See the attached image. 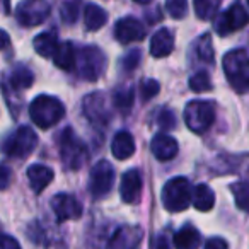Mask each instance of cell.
<instances>
[{"instance_id": "obj_38", "label": "cell", "mask_w": 249, "mask_h": 249, "mask_svg": "<svg viewBox=\"0 0 249 249\" xmlns=\"http://www.w3.org/2000/svg\"><path fill=\"white\" fill-rule=\"evenodd\" d=\"M205 249H227V242L220 237H213V239H210V241H207Z\"/></svg>"}, {"instance_id": "obj_2", "label": "cell", "mask_w": 249, "mask_h": 249, "mask_svg": "<svg viewBox=\"0 0 249 249\" xmlns=\"http://www.w3.org/2000/svg\"><path fill=\"white\" fill-rule=\"evenodd\" d=\"M65 114V106L58 97L46 96L41 94L38 96L29 106V116L33 123L41 130H48L55 126Z\"/></svg>"}, {"instance_id": "obj_26", "label": "cell", "mask_w": 249, "mask_h": 249, "mask_svg": "<svg viewBox=\"0 0 249 249\" xmlns=\"http://www.w3.org/2000/svg\"><path fill=\"white\" fill-rule=\"evenodd\" d=\"M222 0H193L195 12H196L198 19L201 21H210L215 18L218 7H220Z\"/></svg>"}, {"instance_id": "obj_35", "label": "cell", "mask_w": 249, "mask_h": 249, "mask_svg": "<svg viewBox=\"0 0 249 249\" xmlns=\"http://www.w3.org/2000/svg\"><path fill=\"white\" fill-rule=\"evenodd\" d=\"M139 62H140V52L139 50H133V52H130L128 55L123 58V69L133 70L137 65H139Z\"/></svg>"}, {"instance_id": "obj_17", "label": "cell", "mask_w": 249, "mask_h": 249, "mask_svg": "<svg viewBox=\"0 0 249 249\" xmlns=\"http://www.w3.org/2000/svg\"><path fill=\"white\" fill-rule=\"evenodd\" d=\"M174 50V35L167 28H162L150 39V55L156 58H164Z\"/></svg>"}, {"instance_id": "obj_24", "label": "cell", "mask_w": 249, "mask_h": 249, "mask_svg": "<svg viewBox=\"0 0 249 249\" xmlns=\"http://www.w3.org/2000/svg\"><path fill=\"white\" fill-rule=\"evenodd\" d=\"M84 22H86L87 31H97L107 22L106 11L96 4H89L84 11Z\"/></svg>"}, {"instance_id": "obj_40", "label": "cell", "mask_w": 249, "mask_h": 249, "mask_svg": "<svg viewBox=\"0 0 249 249\" xmlns=\"http://www.w3.org/2000/svg\"><path fill=\"white\" fill-rule=\"evenodd\" d=\"M9 45H11V38L4 29H0V50H5Z\"/></svg>"}, {"instance_id": "obj_1", "label": "cell", "mask_w": 249, "mask_h": 249, "mask_svg": "<svg viewBox=\"0 0 249 249\" xmlns=\"http://www.w3.org/2000/svg\"><path fill=\"white\" fill-rule=\"evenodd\" d=\"M224 72L231 87L239 94L249 92V56L244 50H231L225 53Z\"/></svg>"}, {"instance_id": "obj_21", "label": "cell", "mask_w": 249, "mask_h": 249, "mask_svg": "<svg viewBox=\"0 0 249 249\" xmlns=\"http://www.w3.org/2000/svg\"><path fill=\"white\" fill-rule=\"evenodd\" d=\"M52 58L58 69L67 70V72L75 69V48L72 43H60Z\"/></svg>"}, {"instance_id": "obj_14", "label": "cell", "mask_w": 249, "mask_h": 249, "mask_svg": "<svg viewBox=\"0 0 249 249\" xmlns=\"http://www.w3.org/2000/svg\"><path fill=\"white\" fill-rule=\"evenodd\" d=\"M114 36L121 45H130V43L142 41L145 38V28L139 19L123 18L114 26Z\"/></svg>"}, {"instance_id": "obj_41", "label": "cell", "mask_w": 249, "mask_h": 249, "mask_svg": "<svg viewBox=\"0 0 249 249\" xmlns=\"http://www.w3.org/2000/svg\"><path fill=\"white\" fill-rule=\"evenodd\" d=\"M46 249H69V248H67V244L63 241H60V239H55V241H52L48 246H46Z\"/></svg>"}, {"instance_id": "obj_34", "label": "cell", "mask_w": 249, "mask_h": 249, "mask_svg": "<svg viewBox=\"0 0 249 249\" xmlns=\"http://www.w3.org/2000/svg\"><path fill=\"white\" fill-rule=\"evenodd\" d=\"M157 124H159L160 128L164 130H169L176 126V118H174V113L169 109H162L157 116Z\"/></svg>"}, {"instance_id": "obj_29", "label": "cell", "mask_w": 249, "mask_h": 249, "mask_svg": "<svg viewBox=\"0 0 249 249\" xmlns=\"http://www.w3.org/2000/svg\"><path fill=\"white\" fill-rule=\"evenodd\" d=\"M80 11V0H67L63 2L62 7H60V16H62V21L67 24H73L79 18Z\"/></svg>"}, {"instance_id": "obj_23", "label": "cell", "mask_w": 249, "mask_h": 249, "mask_svg": "<svg viewBox=\"0 0 249 249\" xmlns=\"http://www.w3.org/2000/svg\"><path fill=\"white\" fill-rule=\"evenodd\" d=\"M195 208L200 212H208L213 208L215 205V193L210 186L207 184H198L193 190V196H191Z\"/></svg>"}, {"instance_id": "obj_19", "label": "cell", "mask_w": 249, "mask_h": 249, "mask_svg": "<svg viewBox=\"0 0 249 249\" xmlns=\"http://www.w3.org/2000/svg\"><path fill=\"white\" fill-rule=\"evenodd\" d=\"M111 152L116 159L124 160L135 154V140L130 132H118L111 142Z\"/></svg>"}, {"instance_id": "obj_20", "label": "cell", "mask_w": 249, "mask_h": 249, "mask_svg": "<svg viewBox=\"0 0 249 249\" xmlns=\"http://www.w3.org/2000/svg\"><path fill=\"white\" fill-rule=\"evenodd\" d=\"M58 38H56L55 33H41L35 38L33 46H35V52L38 53L43 58H52L55 55L56 48H58Z\"/></svg>"}, {"instance_id": "obj_5", "label": "cell", "mask_w": 249, "mask_h": 249, "mask_svg": "<svg viewBox=\"0 0 249 249\" xmlns=\"http://www.w3.org/2000/svg\"><path fill=\"white\" fill-rule=\"evenodd\" d=\"M75 69L82 79L94 82L106 69V56L96 46H84L75 52Z\"/></svg>"}, {"instance_id": "obj_6", "label": "cell", "mask_w": 249, "mask_h": 249, "mask_svg": "<svg viewBox=\"0 0 249 249\" xmlns=\"http://www.w3.org/2000/svg\"><path fill=\"white\" fill-rule=\"evenodd\" d=\"M36 145H38V135L35 133V130L29 126H19L2 142L0 149L9 157L24 159L36 149Z\"/></svg>"}, {"instance_id": "obj_37", "label": "cell", "mask_w": 249, "mask_h": 249, "mask_svg": "<svg viewBox=\"0 0 249 249\" xmlns=\"http://www.w3.org/2000/svg\"><path fill=\"white\" fill-rule=\"evenodd\" d=\"M0 249H21V244L7 234H0Z\"/></svg>"}, {"instance_id": "obj_28", "label": "cell", "mask_w": 249, "mask_h": 249, "mask_svg": "<svg viewBox=\"0 0 249 249\" xmlns=\"http://www.w3.org/2000/svg\"><path fill=\"white\" fill-rule=\"evenodd\" d=\"M113 103L123 113L130 111L133 106V90L130 87H120V89H116V92L113 94Z\"/></svg>"}, {"instance_id": "obj_15", "label": "cell", "mask_w": 249, "mask_h": 249, "mask_svg": "<svg viewBox=\"0 0 249 249\" xmlns=\"http://www.w3.org/2000/svg\"><path fill=\"white\" fill-rule=\"evenodd\" d=\"M142 193V176L137 169H130L123 174L120 183V195L124 203H135L139 201Z\"/></svg>"}, {"instance_id": "obj_22", "label": "cell", "mask_w": 249, "mask_h": 249, "mask_svg": "<svg viewBox=\"0 0 249 249\" xmlns=\"http://www.w3.org/2000/svg\"><path fill=\"white\" fill-rule=\"evenodd\" d=\"M200 241V232L193 225H184L174 235V246L178 249H196Z\"/></svg>"}, {"instance_id": "obj_7", "label": "cell", "mask_w": 249, "mask_h": 249, "mask_svg": "<svg viewBox=\"0 0 249 249\" xmlns=\"http://www.w3.org/2000/svg\"><path fill=\"white\" fill-rule=\"evenodd\" d=\"M215 121V109L207 101H191L184 107V123L195 133H205Z\"/></svg>"}, {"instance_id": "obj_31", "label": "cell", "mask_w": 249, "mask_h": 249, "mask_svg": "<svg viewBox=\"0 0 249 249\" xmlns=\"http://www.w3.org/2000/svg\"><path fill=\"white\" fill-rule=\"evenodd\" d=\"M190 89L193 92H207L212 89V82L208 79L207 72H196L190 79Z\"/></svg>"}, {"instance_id": "obj_30", "label": "cell", "mask_w": 249, "mask_h": 249, "mask_svg": "<svg viewBox=\"0 0 249 249\" xmlns=\"http://www.w3.org/2000/svg\"><path fill=\"white\" fill-rule=\"evenodd\" d=\"M196 53L203 62L212 63L213 62V46H212V36L203 35L196 43Z\"/></svg>"}, {"instance_id": "obj_25", "label": "cell", "mask_w": 249, "mask_h": 249, "mask_svg": "<svg viewBox=\"0 0 249 249\" xmlns=\"http://www.w3.org/2000/svg\"><path fill=\"white\" fill-rule=\"evenodd\" d=\"M35 82V75L33 72L24 65H18L11 73V86L14 89H28Z\"/></svg>"}, {"instance_id": "obj_10", "label": "cell", "mask_w": 249, "mask_h": 249, "mask_svg": "<svg viewBox=\"0 0 249 249\" xmlns=\"http://www.w3.org/2000/svg\"><path fill=\"white\" fill-rule=\"evenodd\" d=\"M249 22V14L241 4H234L217 18L215 21V31L220 36H227L234 31L242 29Z\"/></svg>"}, {"instance_id": "obj_36", "label": "cell", "mask_w": 249, "mask_h": 249, "mask_svg": "<svg viewBox=\"0 0 249 249\" xmlns=\"http://www.w3.org/2000/svg\"><path fill=\"white\" fill-rule=\"evenodd\" d=\"M12 179V171L5 164H0V190H5V188L11 184Z\"/></svg>"}, {"instance_id": "obj_27", "label": "cell", "mask_w": 249, "mask_h": 249, "mask_svg": "<svg viewBox=\"0 0 249 249\" xmlns=\"http://www.w3.org/2000/svg\"><path fill=\"white\" fill-rule=\"evenodd\" d=\"M231 191H232V195H234L235 205H237L241 210L249 213V183H246V181L234 183L231 186Z\"/></svg>"}, {"instance_id": "obj_4", "label": "cell", "mask_w": 249, "mask_h": 249, "mask_svg": "<svg viewBox=\"0 0 249 249\" xmlns=\"http://www.w3.org/2000/svg\"><path fill=\"white\" fill-rule=\"evenodd\" d=\"M60 157L67 169L77 171L87 160V147L72 128H65L60 135Z\"/></svg>"}, {"instance_id": "obj_32", "label": "cell", "mask_w": 249, "mask_h": 249, "mask_svg": "<svg viewBox=\"0 0 249 249\" xmlns=\"http://www.w3.org/2000/svg\"><path fill=\"white\" fill-rule=\"evenodd\" d=\"M166 9L173 19H183L188 11V0H166Z\"/></svg>"}, {"instance_id": "obj_13", "label": "cell", "mask_w": 249, "mask_h": 249, "mask_svg": "<svg viewBox=\"0 0 249 249\" xmlns=\"http://www.w3.org/2000/svg\"><path fill=\"white\" fill-rule=\"evenodd\" d=\"M143 237V229L140 225H121L114 231L109 239L107 249H135Z\"/></svg>"}, {"instance_id": "obj_12", "label": "cell", "mask_w": 249, "mask_h": 249, "mask_svg": "<svg viewBox=\"0 0 249 249\" xmlns=\"http://www.w3.org/2000/svg\"><path fill=\"white\" fill-rule=\"evenodd\" d=\"M52 208L58 222L77 220V218L82 217V205L72 195H67V193L55 195L52 200Z\"/></svg>"}, {"instance_id": "obj_11", "label": "cell", "mask_w": 249, "mask_h": 249, "mask_svg": "<svg viewBox=\"0 0 249 249\" xmlns=\"http://www.w3.org/2000/svg\"><path fill=\"white\" fill-rule=\"evenodd\" d=\"M84 114L86 118L96 126H104L107 124L111 118V111L107 106V101L104 97V94L101 92H92L89 96H86L84 99Z\"/></svg>"}, {"instance_id": "obj_33", "label": "cell", "mask_w": 249, "mask_h": 249, "mask_svg": "<svg viewBox=\"0 0 249 249\" xmlns=\"http://www.w3.org/2000/svg\"><path fill=\"white\" fill-rule=\"evenodd\" d=\"M140 94H142L143 101H150L159 94V82L154 79H145L140 84Z\"/></svg>"}, {"instance_id": "obj_42", "label": "cell", "mask_w": 249, "mask_h": 249, "mask_svg": "<svg viewBox=\"0 0 249 249\" xmlns=\"http://www.w3.org/2000/svg\"><path fill=\"white\" fill-rule=\"evenodd\" d=\"M133 2H137V4H142V5H145V4H150L152 0H133Z\"/></svg>"}, {"instance_id": "obj_9", "label": "cell", "mask_w": 249, "mask_h": 249, "mask_svg": "<svg viewBox=\"0 0 249 249\" xmlns=\"http://www.w3.org/2000/svg\"><path fill=\"white\" fill-rule=\"evenodd\" d=\"M114 183V167L107 160H99L90 171L89 190L94 198H103L111 191Z\"/></svg>"}, {"instance_id": "obj_43", "label": "cell", "mask_w": 249, "mask_h": 249, "mask_svg": "<svg viewBox=\"0 0 249 249\" xmlns=\"http://www.w3.org/2000/svg\"><path fill=\"white\" fill-rule=\"evenodd\" d=\"M4 4H5V7L9 9V0H4Z\"/></svg>"}, {"instance_id": "obj_3", "label": "cell", "mask_w": 249, "mask_h": 249, "mask_svg": "<svg viewBox=\"0 0 249 249\" xmlns=\"http://www.w3.org/2000/svg\"><path fill=\"white\" fill-rule=\"evenodd\" d=\"M191 196H193V190H191V184L186 178L178 176L169 179L162 188V193H160V200L166 210L169 212H183L190 207Z\"/></svg>"}, {"instance_id": "obj_16", "label": "cell", "mask_w": 249, "mask_h": 249, "mask_svg": "<svg viewBox=\"0 0 249 249\" xmlns=\"http://www.w3.org/2000/svg\"><path fill=\"white\" fill-rule=\"evenodd\" d=\"M150 150H152V154L156 156V159L171 160L176 157L179 147H178L176 139L166 135V133H159V135L154 137L152 142H150Z\"/></svg>"}, {"instance_id": "obj_18", "label": "cell", "mask_w": 249, "mask_h": 249, "mask_svg": "<svg viewBox=\"0 0 249 249\" xmlns=\"http://www.w3.org/2000/svg\"><path fill=\"white\" fill-rule=\"evenodd\" d=\"M53 178H55V173H53L48 166L33 164V166L28 167V179L35 193H41V191L52 183Z\"/></svg>"}, {"instance_id": "obj_39", "label": "cell", "mask_w": 249, "mask_h": 249, "mask_svg": "<svg viewBox=\"0 0 249 249\" xmlns=\"http://www.w3.org/2000/svg\"><path fill=\"white\" fill-rule=\"evenodd\" d=\"M152 249H169V242L164 235H157L152 242Z\"/></svg>"}, {"instance_id": "obj_8", "label": "cell", "mask_w": 249, "mask_h": 249, "mask_svg": "<svg viewBox=\"0 0 249 249\" xmlns=\"http://www.w3.org/2000/svg\"><path fill=\"white\" fill-rule=\"evenodd\" d=\"M50 11L48 0H22L16 7V19L24 28H36L48 19Z\"/></svg>"}, {"instance_id": "obj_44", "label": "cell", "mask_w": 249, "mask_h": 249, "mask_svg": "<svg viewBox=\"0 0 249 249\" xmlns=\"http://www.w3.org/2000/svg\"><path fill=\"white\" fill-rule=\"evenodd\" d=\"M248 4H249V0H248Z\"/></svg>"}]
</instances>
